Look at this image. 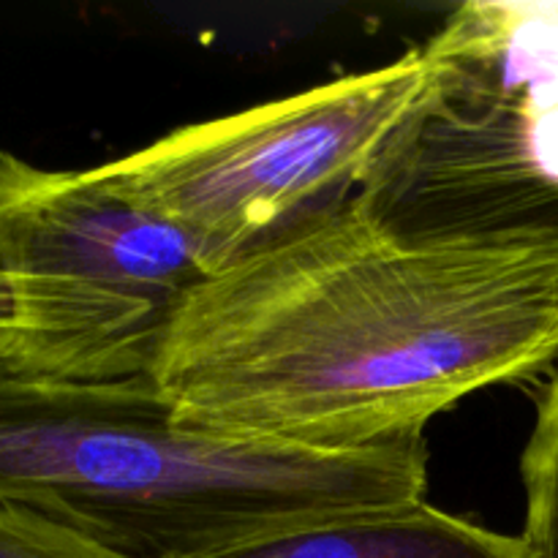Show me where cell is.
Instances as JSON below:
<instances>
[{"label":"cell","instance_id":"obj_1","mask_svg":"<svg viewBox=\"0 0 558 558\" xmlns=\"http://www.w3.org/2000/svg\"><path fill=\"white\" fill-rule=\"evenodd\" d=\"M556 357L558 240L407 243L352 202L207 278L150 381L189 428L343 456Z\"/></svg>","mask_w":558,"mask_h":558},{"label":"cell","instance_id":"obj_2","mask_svg":"<svg viewBox=\"0 0 558 558\" xmlns=\"http://www.w3.org/2000/svg\"><path fill=\"white\" fill-rule=\"evenodd\" d=\"M423 439L292 450L178 423L150 379L58 385L0 365V505L118 558H210L425 496Z\"/></svg>","mask_w":558,"mask_h":558},{"label":"cell","instance_id":"obj_3","mask_svg":"<svg viewBox=\"0 0 558 558\" xmlns=\"http://www.w3.org/2000/svg\"><path fill=\"white\" fill-rule=\"evenodd\" d=\"M420 52L425 87L360 210L407 243L558 240V3L472 0Z\"/></svg>","mask_w":558,"mask_h":558},{"label":"cell","instance_id":"obj_4","mask_svg":"<svg viewBox=\"0 0 558 558\" xmlns=\"http://www.w3.org/2000/svg\"><path fill=\"white\" fill-rule=\"evenodd\" d=\"M0 365L58 385L150 379L169 330L213 276L196 240L101 169L0 150Z\"/></svg>","mask_w":558,"mask_h":558},{"label":"cell","instance_id":"obj_5","mask_svg":"<svg viewBox=\"0 0 558 558\" xmlns=\"http://www.w3.org/2000/svg\"><path fill=\"white\" fill-rule=\"evenodd\" d=\"M425 76L423 52L409 49L374 71L174 129L98 169L183 227L216 276L352 205Z\"/></svg>","mask_w":558,"mask_h":558},{"label":"cell","instance_id":"obj_6","mask_svg":"<svg viewBox=\"0 0 558 558\" xmlns=\"http://www.w3.org/2000/svg\"><path fill=\"white\" fill-rule=\"evenodd\" d=\"M210 558H523V545L420 499L311 523Z\"/></svg>","mask_w":558,"mask_h":558},{"label":"cell","instance_id":"obj_7","mask_svg":"<svg viewBox=\"0 0 558 558\" xmlns=\"http://www.w3.org/2000/svg\"><path fill=\"white\" fill-rule=\"evenodd\" d=\"M521 474L526 488L523 558H558V368L537 401Z\"/></svg>","mask_w":558,"mask_h":558},{"label":"cell","instance_id":"obj_8","mask_svg":"<svg viewBox=\"0 0 558 558\" xmlns=\"http://www.w3.org/2000/svg\"><path fill=\"white\" fill-rule=\"evenodd\" d=\"M0 558H118L25 507L0 505Z\"/></svg>","mask_w":558,"mask_h":558},{"label":"cell","instance_id":"obj_9","mask_svg":"<svg viewBox=\"0 0 558 558\" xmlns=\"http://www.w3.org/2000/svg\"><path fill=\"white\" fill-rule=\"evenodd\" d=\"M9 314H11V300H9V283H5L3 272H0V327L9 322Z\"/></svg>","mask_w":558,"mask_h":558}]
</instances>
